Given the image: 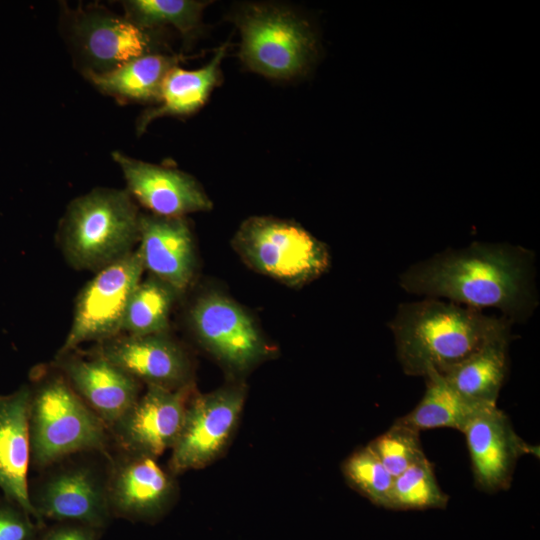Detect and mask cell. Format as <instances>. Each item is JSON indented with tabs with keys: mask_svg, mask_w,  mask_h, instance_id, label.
<instances>
[{
	"mask_svg": "<svg viewBox=\"0 0 540 540\" xmlns=\"http://www.w3.org/2000/svg\"><path fill=\"white\" fill-rule=\"evenodd\" d=\"M400 285L474 309L495 307L516 319L527 317L535 301L529 254L509 245L478 243L437 254L406 270Z\"/></svg>",
	"mask_w": 540,
	"mask_h": 540,
	"instance_id": "6da1fadb",
	"label": "cell"
},
{
	"mask_svg": "<svg viewBox=\"0 0 540 540\" xmlns=\"http://www.w3.org/2000/svg\"><path fill=\"white\" fill-rule=\"evenodd\" d=\"M398 360L408 375L442 374L489 343L510 336V320L426 299L402 304L390 323Z\"/></svg>",
	"mask_w": 540,
	"mask_h": 540,
	"instance_id": "7a4b0ae2",
	"label": "cell"
},
{
	"mask_svg": "<svg viewBox=\"0 0 540 540\" xmlns=\"http://www.w3.org/2000/svg\"><path fill=\"white\" fill-rule=\"evenodd\" d=\"M31 465L40 471L80 452H109L108 427L84 403L51 362L29 373Z\"/></svg>",
	"mask_w": 540,
	"mask_h": 540,
	"instance_id": "3957f363",
	"label": "cell"
},
{
	"mask_svg": "<svg viewBox=\"0 0 540 540\" xmlns=\"http://www.w3.org/2000/svg\"><path fill=\"white\" fill-rule=\"evenodd\" d=\"M140 216L126 189L94 188L67 205L57 244L68 265L95 273L137 248Z\"/></svg>",
	"mask_w": 540,
	"mask_h": 540,
	"instance_id": "277c9868",
	"label": "cell"
},
{
	"mask_svg": "<svg viewBox=\"0 0 540 540\" xmlns=\"http://www.w3.org/2000/svg\"><path fill=\"white\" fill-rule=\"evenodd\" d=\"M109 452L75 453L38 471L29 481V498L40 527L47 521L109 526Z\"/></svg>",
	"mask_w": 540,
	"mask_h": 540,
	"instance_id": "5b68a950",
	"label": "cell"
},
{
	"mask_svg": "<svg viewBox=\"0 0 540 540\" xmlns=\"http://www.w3.org/2000/svg\"><path fill=\"white\" fill-rule=\"evenodd\" d=\"M231 245L253 271L294 288L319 278L331 263L325 243L295 222L270 216L246 219Z\"/></svg>",
	"mask_w": 540,
	"mask_h": 540,
	"instance_id": "8992f818",
	"label": "cell"
},
{
	"mask_svg": "<svg viewBox=\"0 0 540 540\" xmlns=\"http://www.w3.org/2000/svg\"><path fill=\"white\" fill-rule=\"evenodd\" d=\"M186 320L196 341L232 373L247 372L272 353L252 316L222 292L199 294Z\"/></svg>",
	"mask_w": 540,
	"mask_h": 540,
	"instance_id": "52a82bcc",
	"label": "cell"
},
{
	"mask_svg": "<svg viewBox=\"0 0 540 540\" xmlns=\"http://www.w3.org/2000/svg\"><path fill=\"white\" fill-rule=\"evenodd\" d=\"M143 273L137 249L95 272L77 295L70 329L57 353L122 334L129 299Z\"/></svg>",
	"mask_w": 540,
	"mask_h": 540,
	"instance_id": "ba28073f",
	"label": "cell"
},
{
	"mask_svg": "<svg viewBox=\"0 0 540 540\" xmlns=\"http://www.w3.org/2000/svg\"><path fill=\"white\" fill-rule=\"evenodd\" d=\"M239 26L243 62L267 77H294L307 67L313 55L309 27L289 11L254 6L242 15Z\"/></svg>",
	"mask_w": 540,
	"mask_h": 540,
	"instance_id": "9c48e42d",
	"label": "cell"
},
{
	"mask_svg": "<svg viewBox=\"0 0 540 540\" xmlns=\"http://www.w3.org/2000/svg\"><path fill=\"white\" fill-rule=\"evenodd\" d=\"M245 394V387L238 384L192 394L180 434L171 449V473L176 476L203 468L222 454L238 426Z\"/></svg>",
	"mask_w": 540,
	"mask_h": 540,
	"instance_id": "30bf717a",
	"label": "cell"
},
{
	"mask_svg": "<svg viewBox=\"0 0 540 540\" xmlns=\"http://www.w3.org/2000/svg\"><path fill=\"white\" fill-rule=\"evenodd\" d=\"M177 496L175 475L157 458L110 450L108 502L114 519L156 522L171 509Z\"/></svg>",
	"mask_w": 540,
	"mask_h": 540,
	"instance_id": "8fae6325",
	"label": "cell"
},
{
	"mask_svg": "<svg viewBox=\"0 0 540 540\" xmlns=\"http://www.w3.org/2000/svg\"><path fill=\"white\" fill-rule=\"evenodd\" d=\"M194 385L171 390L146 386L137 401L110 427L111 449L158 458L180 434Z\"/></svg>",
	"mask_w": 540,
	"mask_h": 540,
	"instance_id": "7c38bea8",
	"label": "cell"
},
{
	"mask_svg": "<svg viewBox=\"0 0 540 540\" xmlns=\"http://www.w3.org/2000/svg\"><path fill=\"white\" fill-rule=\"evenodd\" d=\"M69 27L70 44L84 66V75L106 73L153 52L148 29L101 8L74 12Z\"/></svg>",
	"mask_w": 540,
	"mask_h": 540,
	"instance_id": "4fadbf2b",
	"label": "cell"
},
{
	"mask_svg": "<svg viewBox=\"0 0 540 540\" xmlns=\"http://www.w3.org/2000/svg\"><path fill=\"white\" fill-rule=\"evenodd\" d=\"M86 352L112 362L146 386L176 390L193 384L191 358L169 332L120 334Z\"/></svg>",
	"mask_w": 540,
	"mask_h": 540,
	"instance_id": "5bb4252c",
	"label": "cell"
},
{
	"mask_svg": "<svg viewBox=\"0 0 540 540\" xmlns=\"http://www.w3.org/2000/svg\"><path fill=\"white\" fill-rule=\"evenodd\" d=\"M51 364L108 429L142 394L143 384L133 376L80 349L56 353Z\"/></svg>",
	"mask_w": 540,
	"mask_h": 540,
	"instance_id": "9a60e30c",
	"label": "cell"
},
{
	"mask_svg": "<svg viewBox=\"0 0 540 540\" xmlns=\"http://www.w3.org/2000/svg\"><path fill=\"white\" fill-rule=\"evenodd\" d=\"M462 433L466 438L475 483L485 492L508 489L518 459L525 454H539V448L526 443L497 406L478 413Z\"/></svg>",
	"mask_w": 540,
	"mask_h": 540,
	"instance_id": "2e32d148",
	"label": "cell"
},
{
	"mask_svg": "<svg viewBox=\"0 0 540 540\" xmlns=\"http://www.w3.org/2000/svg\"><path fill=\"white\" fill-rule=\"evenodd\" d=\"M131 197L151 214L163 217H185L208 211L212 202L191 175L131 158L119 151L112 153Z\"/></svg>",
	"mask_w": 540,
	"mask_h": 540,
	"instance_id": "e0dca14e",
	"label": "cell"
},
{
	"mask_svg": "<svg viewBox=\"0 0 540 540\" xmlns=\"http://www.w3.org/2000/svg\"><path fill=\"white\" fill-rule=\"evenodd\" d=\"M137 251L144 271L166 282L181 295L191 285L196 271V250L185 217L142 214Z\"/></svg>",
	"mask_w": 540,
	"mask_h": 540,
	"instance_id": "ac0fdd59",
	"label": "cell"
},
{
	"mask_svg": "<svg viewBox=\"0 0 540 540\" xmlns=\"http://www.w3.org/2000/svg\"><path fill=\"white\" fill-rule=\"evenodd\" d=\"M29 398L28 383L12 393L0 394V489L3 496L23 507L38 523L29 498Z\"/></svg>",
	"mask_w": 540,
	"mask_h": 540,
	"instance_id": "d6986e66",
	"label": "cell"
},
{
	"mask_svg": "<svg viewBox=\"0 0 540 540\" xmlns=\"http://www.w3.org/2000/svg\"><path fill=\"white\" fill-rule=\"evenodd\" d=\"M221 46L205 66L196 70L173 67L165 77L156 108L145 111L137 121V132L145 131L155 119L163 116L189 115L207 100L220 77V64L226 53Z\"/></svg>",
	"mask_w": 540,
	"mask_h": 540,
	"instance_id": "ffe728a7",
	"label": "cell"
},
{
	"mask_svg": "<svg viewBox=\"0 0 540 540\" xmlns=\"http://www.w3.org/2000/svg\"><path fill=\"white\" fill-rule=\"evenodd\" d=\"M510 336L497 339L440 374L463 397L489 405L497 398L507 374Z\"/></svg>",
	"mask_w": 540,
	"mask_h": 540,
	"instance_id": "44dd1931",
	"label": "cell"
},
{
	"mask_svg": "<svg viewBox=\"0 0 540 540\" xmlns=\"http://www.w3.org/2000/svg\"><path fill=\"white\" fill-rule=\"evenodd\" d=\"M424 377L426 391L422 399L413 410L397 419L419 432L439 427L454 428L463 432L478 413L497 406L463 397L449 386L438 372L431 371Z\"/></svg>",
	"mask_w": 540,
	"mask_h": 540,
	"instance_id": "7402d4cb",
	"label": "cell"
},
{
	"mask_svg": "<svg viewBox=\"0 0 540 540\" xmlns=\"http://www.w3.org/2000/svg\"><path fill=\"white\" fill-rule=\"evenodd\" d=\"M176 63L173 56L152 52L112 71L87 73L85 76L99 91L118 99L159 101L165 77Z\"/></svg>",
	"mask_w": 540,
	"mask_h": 540,
	"instance_id": "603a6c76",
	"label": "cell"
},
{
	"mask_svg": "<svg viewBox=\"0 0 540 540\" xmlns=\"http://www.w3.org/2000/svg\"><path fill=\"white\" fill-rule=\"evenodd\" d=\"M181 294L161 279L148 275L134 289L125 313L122 334L167 333L170 315Z\"/></svg>",
	"mask_w": 540,
	"mask_h": 540,
	"instance_id": "cb8c5ba5",
	"label": "cell"
},
{
	"mask_svg": "<svg viewBox=\"0 0 540 540\" xmlns=\"http://www.w3.org/2000/svg\"><path fill=\"white\" fill-rule=\"evenodd\" d=\"M448 500L437 483L433 465L425 457L394 478L387 509H443Z\"/></svg>",
	"mask_w": 540,
	"mask_h": 540,
	"instance_id": "d4e9b609",
	"label": "cell"
},
{
	"mask_svg": "<svg viewBox=\"0 0 540 540\" xmlns=\"http://www.w3.org/2000/svg\"><path fill=\"white\" fill-rule=\"evenodd\" d=\"M205 2L189 0H129L123 2L125 17L143 29L172 25L189 33L200 19Z\"/></svg>",
	"mask_w": 540,
	"mask_h": 540,
	"instance_id": "484cf974",
	"label": "cell"
},
{
	"mask_svg": "<svg viewBox=\"0 0 540 540\" xmlns=\"http://www.w3.org/2000/svg\"><path fill=\"white\" fill-rule=\"evenodd\" d=\"M342 471L353 489L373 504L387 508L394 477L368 445L352 453Z\"/></svg>",
	"mask_w": 540,
	"mask_h": 540,
	"instance_id": "4316f807",
	"label": "cell"
},
{
	"mask_svg": "<svg viewBox=\"0 0 540 540\" xmlns=\"http://www.w3.org/2000/svg\"><path fill=\"white\" fill-rule=\"evenodd\" d=\"M420 432L396 420L392 426L372 440L368 446L395 478L425 458Z\"/></svg>",
	"mask_w": 540,
	"mask_h": 540,
	"instance_id": "83f0119b",
	"label": "cell"
},
{
	"mask_svg": "<svg viewBox=\"0 0 540 540\" xmlns=\"http://www.w3.org/2000/svg\"><path fill=\"white\" fill-rule=\"evenodd\" d=\"M41 528L23 507L0 497V540H38Z\"/></svg>",
	"mask_w": 540,
	"mask_h": 540,
	"instance_id": "f1b7e54d",
	"label": "cell"
},
{
	"mask_svg": "<svg viewBox=\"0 0 540 540\" xmlns=\"http://www.w3.org/2000/svg\"><path fill=\"white\" fill-rule=\"evenodd\" d=\"M104 530L72 521H58L45 524L38 540H100Z\"/></svg>",
	"mask_w": 540,
	"mask_h": 540,
	"instance_id": "f546056e",
	"label": "cell"
}]
</instances>
